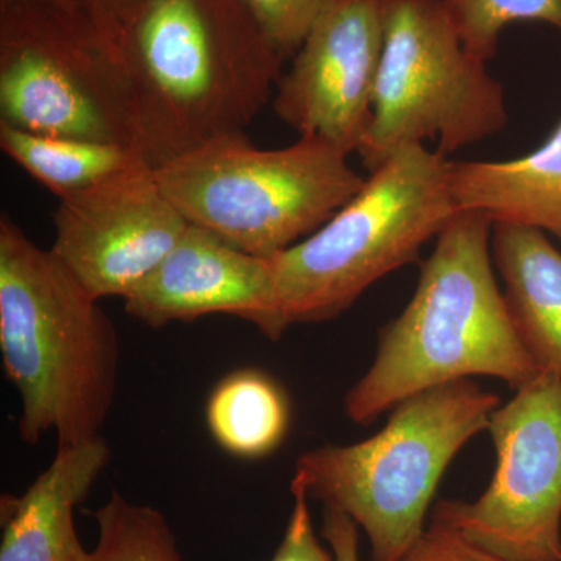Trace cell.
I'll list each match as a JSON object with an SVG mask.
<instances>
[{"label":"cell","instance_id":"3957f363","mask_svg":"<svg viewBox=\"0 0 561 561\" xmlns=\"http://www.w3.org/2000/svg\"><path fill=\"white\" fill-rule=\"evenodd\" d=\"M0 353L21 398L18 430L35 445L101 435L119 381V334L49 250L0 219Z\"/></svg>","mask_w":561,"mask_h":561},{"label":"cell","instance_id":"8fae6325","mask_svg":"<svg viewBox=\"0 0 561 561\" xmlns=\"http://www.w3.org/2000/svg\"><path fill=\"white\" fill-rule=\"evenodd\" d=\"M382 49L383 0H327L280 76L276 116L300 136L357 153L370 128Z\"/></svg>","mask_w":561,"mask_h":561},{"label":"cell","instance_id":"2e32d148","mask_svg":"<svg viewBox=\"0 0 561 561\" xmlns=\"http://www.w3.org/2000/svg\"><path fill=\"white\" fill-rule=\"evenodd\" d=\"M0 149L58 201L147 164L139 150L117 144L41 135L0 122Z\"/></svg>","mask_w":561,"mask_h":561},{"label":"cell","instance_id":"277c9868","mask_svg":"<svg viewBox=\"0 0 561 561\" xmlns=\"http://www.w3.org/2000/svg\"><path fill=\"white\" fill-rule=\"evenodd\" d=\"M500 405L496 393L471 379L432 387L394 405L386 426L367 440L301 454L294 479L311 500L364 530L373 561H400L426 530L449 463L489 430Z\"/></svg>","mask_w":561,"mask_h":561},{"label":"cell","instance_id":"ffe728a7","mask_svg":"<svg viewBox=\"0 0 561 561\" xmlns=\"http://www.w3.org/2000/svg\"><path fill=\"white\" fill-rule=\"evenodd\" d=\"M286 60L300 49L327 0H239Z\"/></svg>","mask_w":561,"mask_h":561},{"label":"cell","instance_id":"5bb4252c","mask_svg":"<svg viewBox=\"0 0 561 561\" xmlns=\"http://www.w3.org/2000/svg\"><path fill=\"white\" fill-rule=\"evenodd\" d=\"M491 256L513 327L541 370L561 379V253L548 234L493 224Z\"/></svg>","mask_w":561,"mask_h":561},{"label":"cell","instance_id":"5b68a950","mask_svg":"<svg viewBox=\"0 0 561 561\" xmlns=\"http://www.w3.org/2000/svg\"><path fill=\"white\" fill-rule=\"evenodd\" d=\"M449 169L438 150L404 147L323 227L271 257L284 328L337 319L373 284L419 260L459 213Z\"/></svg>","mask_w":561,"mask_h":561},{"label":"cell","instance_id":"9c48e42d","mask_svg":"<svg viewBox=\"0 0 561 561\" xmlns=\"http://www.w3.org/2000/svg\"><path fill=\"white\" fill-rule=\"evenodd\" d=\"M496 470L472 502L442 500L446 524L507 561H561V379L541 370L489 423Z\"/></svg>","mask_w":561,"mask_h":561},{"label":"cell","instance_id":"7a4b0ae2","mask_svg":"<svg viewBox=\"0 0 561 561\" xmlns=\"http://www.w3.org/2000/svg\"><path fill=\"white\" fill-rule=\"evenodd\" d=\"M491 232L485 214L459 210L437 236L411 301L379 332L371 367L345 394L353 423H375L442 383L490 376L518 390L540 375L494 278Z\"/></svg>","mask_w":561,"mask_h":561},{"label":"cell","instance_id":"cb8c5ba5","mask_svg":"<svg viewBox=\"0 0 561 561\" xmlns=\"http://www.w3.org/2000/svg\"><path fill=\"white\" fill-rule=\"evenodd\" d=\"M90 2L105 11L110 16H113L117 22H121L138 9L139 5H142L146 0H90Z\"/></svg>","mask_w":561,"mask_h":561},{"label":"cell","instance_id":"4fadbf2b","mask_svg":"<svg viewBox=\"0 0 561 561\" xmlns=\"http://www.w3.org/2000/svg\"><path fill=\"white\" fill-rule=\"evenodd\" d=\"M101 435L58 445L54 460L21 496H2L0 561H83L73 512L108 467Z\"/></svg>","mask_w":561,"mask_h":561},{"label":"cell","instance_id":"7402d4cb","mask_svg":"<svg viewBox=\"0 0 561 561\" xmlns=\"http://www.w3.org/2000/svg\"><path fill=\"white\" fill-rule=\"evenodd\" d=\"M400 561H507L494 556L446 524L432 522Z\"/></svg>","mask_w":561,"mask_h":561},{"label":"cell","instance_id":"7c38bea8","mask_svg":"<svg viewBox=\"0 0 561 561\" xmlns=\"http://www.w3.org/2000/svg\"><path fill=\"white\" fill-rule=\"evenodd\" d=\"M124 302L128 316L150 328L227 313L254 324L271 341L286 332L276 306L271 257L236 249L191 224Z\"/></svg>","mask_w":561,"mask_h":561},{"label":"cell","instance_id":"6da1fadb","mask_svg":"<svg viewBox=\"0 0 561 561\" xmlns=\"http://www.w3.org/2000/svg\"><path fill=\"white\" fill-rule=\"evenodd\" d=\"M119 25L150 168L245 131L273 101L286 57L239 0H146Z\"/></svg>","mask_w":561,"mask_h":561},{"label":"cell","instance_id":"ba28073f","mask_svg":"<svg viewBox=\"0 0 561 561\" xmlns=\"http://www.w3.org/2000/svg\"><path fill=\"white\" fill-rule=\"evenodd\" d=\"M508 124L504 90L465 49L443 0H383V49L370 128L357 150L368 172L397 151L437 140L454 151Z\"/></svg>","mask_w":561,"mask_h":561},{"label":"cell","instance_id":"603a6c76","mask_svg":"<svg viewBox=\"0 0 561 561\" xmlns=\"http://www.w3.org/2000/svg\"><path fill=\"white\" fill-rule=\"evenodd\" d=\"M321 535L330 545L335 561H360L359 527L348 515L324 508Z\"/></svg>","mask_w":561,"mask_h":561},{"label":"cell","instance_id":"e0dca14e","mask_svg":"<svg viewBox=\"0 0 561 561\" xmlns=\"http://www.w3.org/2000/svg\"><path fill=\"white\" fill-rule=\"evenodd\" d=\"M205 416L224 451L239 459H262L286 438L289 398L267 373L243 368L225 376L210 391Z\"/></svg>","mask_w":561,"mask_h":561},{"label":"cell","instance_id":"d6986e66","mask_svg":"<svg viewBox=\"0 0 561 561\" xmlns=\"http://www.w3.org/2000/svg\"><path fill=\"white\" fill-rule=\"evenodd\" d=\"M472 57L489 62L496 55L501 33L515 22L552 25L561 33V0H443Z\"/></svg>","mask_w":561,"mask_h":561},{"label":"cell","instance_id":"8992f818","mask_svg":"<svg viewBox=\"0 0 561 561\" xmlns=\"http://www.w3.org/2000/svg\"><path fill=\"white\" fill-rule=\"evenodd\" d=\"M0 122L140 151L119 22L90 0H0Z\"/></svg>","mask_w":561,"mask_h":561},{"label":"cell","instance_id":"30bf717a","mask_svg":"<svg viewBox=\"0 0 561 561\" xmlns=\"http://www.w3.org/2000/svg\"><path fill=\"white\" fill-rule=\"evenodd\" d=\"M51 253L95 300L125 298L171 253L190 221L144 165L58 203Z\"/></svg>","mask_w":561,"mask_h":561},{"label":"cell","instance_id":"44dd1931","mask_svg":"<svg viewBox=\"0 0 561 561\" xmlns=\"http://www.w3.org/2000/svg\"><path fill=\"white\" fill-rule=\"evenodd\" d=\"M294 508L278 549L271 561H335L331 549L321 545L313 529L308 491L297 479L290 482Z\"/></svg>","mask_w":561,"mask_h":561},{"label":"cell","instance_id":"52a82bcc","mask_svg":"<svg viewBox=\"0 0 561 561\" xmlns=\"http://www.w3.org/2000/svg\"><path fill=\"white\" fill-rule=\"evenodd\" d=\"M348 157L317 136L262 150L242 131L209 140L153 175L191 225L273 257L323 227L362 190L365 179Z\"/></svg>","mask_w":561,"mask_h":561},{"label":"cell","instance_id":"ac0fdd59","mask_svg":"<svg viewBox=\"0 0 561 561\" xmlns=\"http://www.w3.org/2000/svg\"><path fill=\"white\" fill-rule=\"evenodd\" d=\"M92 518L99 540L83 561H183L168 519L150 505L135 504L113 491Z\"/></svg>","mask_w":561,"mask_h":561},{"label":"cell","instance_id":"9a60e30c","mask_svg":"<svg viewBox=\"0 0 561 561\" xmlns=\"http://www.w3.org/2000/svg\"><path fill=\"white\" fill-rule=\"evenodd\" d=\"M449 183L459 210L537 228L561 241V121L538 149L515 160L451 161Z\"/></svg>","mask_w":561,"mask_h":561}]
</instances>
